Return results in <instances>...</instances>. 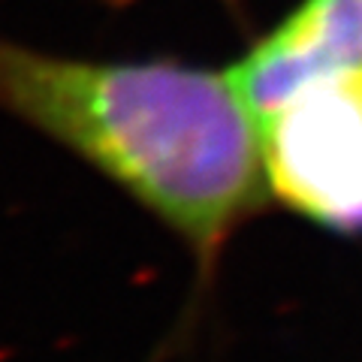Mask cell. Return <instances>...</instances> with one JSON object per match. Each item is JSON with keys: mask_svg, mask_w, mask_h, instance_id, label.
Returning <instances> with one entry per match:
<instances>
[{"mask_svg": "<svg viewBox=\"0 0 362 362\" xmlns=\"http://www.w3.org/2000/svg\"><path fill=\"white\" fill-rule=\"evenodd\" d=\"M269 194L329 233L362 235V70L299 88L259 118Z\"/></svg>", "mask_w": 362, "mask_h": 362, "instance_id": "7a4b0ae2", "label": "cell"}, {"mask_svg": "<svg viewBox=\"0 0 362 362\" xmlns=\"http://www.w3.org/2000/svg\"><path fill=\"white\" fill-rule=\"evenodd\" d=\"M354 70H362V0H302L230 66L257 121L299 88Z\"/></svg>", "mask_w": 362, "mask_h": 362, "instance_id": "3957f363", "label": "cell"}, {"mask_svg": "<svg viewBox=\"0 0 362 362\" xmlns=\"http://www.w3.org/2000/svg\"><path fill=\"white\" fill-rule=\"evenodd\" d=\"M0 112L160 221L194 257L199 293L272 197L259 121L230 70L64 58L0 37Z\"/></svg>", "mask_w": 362, "mask_h": 362, "instance_id": "6da1fadb", "label": "cell"}]
</instances>
